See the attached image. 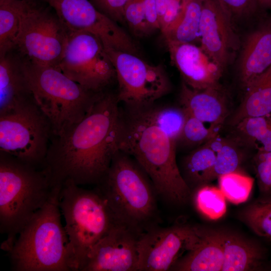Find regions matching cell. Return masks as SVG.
I'll return each mask as SVG.
<instances>
[{"label":"cell","instance_id":"4","mask_svg":"<svg viewBox=\"0 0 271 271\" xmlns=\"http://www.w3.org/2000/svg\"><path fill=\"white\" fill-rule=\"evenodd\" d=\"M61 185L56 186L44 205L19 232L7 252L15 271H71L69 239L61 222L59 196Z\"/></svg>","mask_w":271,"mask_h":271},{"label":"cell","instance_id":"33","mask_svg":"<svg viewBox=\"0 0 271 271\" xmlns=\"http://www.w3.org/2000/svg\"><path fill=\"white\" fill-rule=\"evenodd\" d=\"M253 166L261 196H271V152L257 151Z\"/></svg>","mask_w":271,"mask_h":271},{"label":"cell","instance_id":"21","mask_svg":"<svg viewBox=\"0 0 271 271\" xmlns=\"http://www.w3.org/2000/svg\"><path fill=\"white\" fill-rule=\"evenodd\" d=\"M223 260L220 231L204 229L200 241L181 257L171 270L219 271Z\"/></svg>","mask_w":271,"mask_h":271},{"label":"cell","instance_id":"30","mask_svg":"<svg viewBox=\"0 0 271 271\" xmlns=\"http://www.w3.org/2000/svg\"><path fill=\"white\" fill-rule=\"evenodd\" d=\"M218 183L226 199L233 204H239L248 199L254 179L237 170L220 176Z\"/></svg>","mask_w":271,"mask_h":271},{"label":"cell","instance_id":"31","mask_svg":"<svg viewBox=\"0 0 271 271\" xmlns=\"http://www.w3.org/2000/svg\"><path fill=\"white\" fill-rule=\"evenodd\" d=\"M205 123L187 113L176 146L179 144L184 148L194 149L206 143L218 133L221 125L211 124L209 127H207Z\"/></svg>","mask_w":271,"mask_h":271},{"label":"cell","instance_id":"17","mask_svg":"<svg viewBox=\"0 0 271 271\" xmlns=\"http://www.w3.org/2000/svg\"><path fill=\"white\" fill-rule=\"evenodd\" d=\"M33 97L23 57L14 49L0 56V114Z\"/></svg>","mask_w":271,"mask_h":271},{"label":"cell","instance_id":"6","mask_svg":"<svg viewBox=\"0 0 271 271\" xmlns=\"http://www.w3.org/2000/svg\"><path fill=\"white\" fill-rule=\"evenodd\" d=\"M59 204L69 239L71 271H81L94 246L119 222L95 189L71 182L61 185Z\"/></svg>","mask_w":271,"mask_h":271},{"label":"cell","instance_id":"10","mask_svg":"<svg viewBox=\"0 0 271 271\" xmlns=\"http://www.w3.org/2000/svg\"><path fill=\"white\" fill-rule=\"evenodd\" d=\"M105 48L115 70L118 100L128 109L149 107L171 91V82L162 65H150L138 55Z\"/></svg>","mask_w":271,"mask_h":271},{"label":"cell","instance_id":"3","mask_svg":"<svg viewBox=\"0 0 271 271\" xmlns=\"http://www.w3.org/2000/svg\"><path fill=\"white\" fill-rule=\"evenodd\" d=\"M54 185L43 166L24 162L0 152V231L7 252L17 235L52 195Z\"/></svg>","mask_w":271,"mask_h":271},{"label":"cell","instance_id":"2","mask_svg":"<svg viewBox=\"0 0 271 271\" xmlns=\"http://www.w3.org/2000/svg\"><path fill=\"white\" fill-rule=\"evenodd\" d=\"M118 148L144 170L158 195L175 204L187 202L191 191L176 162V143L143 110L121 112Z\"/></svg>","mask_w":271,"mask_h":271},{"label":"cell","instance_id":"27","mask_svg":"<svg viewBox=\"0 0 271 271\" xmlns=\"http://www.w3.org/2000/svg\"><path fill=\"white\" fill-rule=\"evenodd\" d=\"M208 143L215 154V178L222 175L237 171L242 162L243 156L236 143V140L223 138L218 133Z\"/></svg>","mask_w":271,"mask_h":271},{"label":"cell","instance_id":"5","mask_svg":"<svg viewBox=\"0 0 271 271\" xmlns=\"http://www.w3.org/2000/svg\"><path fill=\"white\" fill-rule=\"evenodd\" d=\"M96 185L118 222L140 233L157 224V192L148 175L128 155L118 151Z\"/></svg>","mask_w":271,"mask_h":271},{"label":"cell","instance_id":"8","mask_svg":"<svg viewBox=\"0 0 271 271\" xmlns=\"http://www.w3.org/2000/svg\"><path fill=\"white\" fill-rule=\"evenodd\" d=\"M51 9L26 0L13 49L31 63L60 69L70 31Z\"/></svg>","mask_w":271,"mask_h":271},{"label":"cell","instance_id":"11","mask_svg":"<svg viewBox=\"0 0 271 271\" xmlns=\"http://www.w3.org/2000/svg\"><path fill=\"white\" fill-rule=\"evenodd\" d=\"M59 67L70 79L94 92L107 90L116 81L114 67L103 43L86 31H70Z\"/></svg>","mask_w":271,"mask_h":271},{"label":"cell","instance_id":"1","mask_svg":"<svg viewBox=\"0 0 271 271\" xmlns=\"http://www.w3.org/2000/svg\"><path fill=\"white\" fill-rule=\"evenodd\" d=\"M116 93L103 91L80 121L54 136L43 166L55 185H96L115 154L121 112Z\"/></svg>","mask_w":271,"mask_h":271},{"label":"cell","instance_id":"16","mask_svg":"<svg viewBox=\"0 0 271 271\" xmlns=\"http://www.w3.org/2000/svg\"><path fill=\"white\" fill-rule=\"evenodd\" d=\"M172 63L179 71L183 82L196 90L221 88L223 69L193 43L166 42Z\"/></svg>","mask_w":271,"mask_h":271},{"label":"cell","instance_id":"28","mask_svg":"<svg viewBox=\"0 0 271 271\" xmlns=\"http://www.w3.org/2000/svg\"><path fill=\"white\" fill-rule=\"evenodd\" d=\"M239 217L258 236L271 240V196H260L246 206Z\"/></svg>","mask_w":271,"mask_h":271},{"label":"cell","instance_id":"15","mask_svg":"<svg viewBox=\"0 0 271 271\" xmlns=\"http://www.w3.org/2000/svg\"><path fill=\"white\" fill-rule=\"evenodd\" d=\"M199 38L200 47L223 70L240 47L232 23L215 0H203Z\"/></svg>","mask_w":271,"mask_h":271},{"label":"cell","instance_id":"39","mask_svg":"<svg viewBox=\"0 0 271 271\" xmlns=\"http://www.w3.org/2000/svg\"><path fill=\"white\" fill-rule=\"evenodd\" d=\"M12 0H0V5L6 3L8 2H10Z\"/></svg>","mask_w":271,"mask_h":271},{"label":"cell","instance_id":"24","mask_svg":"<svg viewBox=\"0 0 271 271\" xmlns=\"http://www.w3.org/2000/svg\"><path fill=\"white\" fill-rule=\"evenodd\" d=\"M203 0H184L174 23L162 34L165 42L193 43L199 38Z\"/></svg>","mask_w":271,"mask_h":271},{"label":"cell","instance_id":"36","mask_svg":"<svg viewBox=\"0 0 271 271\" xmlns=\"http://www.w3.org/2000/svg\"><path fill=\"white\" fill-rule=\"evenodd\" d=\"M100 12L114 21L124 23L123 12L129 0H90Z\"/></svg>","mask_w":271,"mask_h":271},{"label":"cell","instance_id":"26","mask_svg":"<svg viewBox=\"0 0 271 271\" xmlns=\"http://www.w3.org/2000/svg\"><path fill=\"white\" fill-rule=\"evenodd\" d=\"M142 110L154 123L177 143L187 116V112L183 107L154 104Z\"/></svg>","mask_w":271,"mask_h":271},{"label":"cell","instance_id":"32","mask_svg":"<svg viewBox=\"0 0 271 271\" xmlns=\"http://www.w3.org/2000/svg\"><path fill=\"white\" fill-rule=\"evenodd\" d=\"M123 18L124 23L137 36H146L152 32L144 0H129L124 9Z\"/></svg>","mask_w":271,"mask_h":271},{"label":"cell","instance_id":"12","mask_svg":"<svg viewBox=\"0 0 271 271\" xmlns=\"http://www.w3.org/2000/svg\"><path fill=\"white\" fill-rule=\"evenodd\" d=\"M204 229L186 223L154 225L138 241V270H171L175 262L201 240Z\"/></svg>","mask_w":271,"mask_h":271},{"label":"cell","instance_id":"23","mask_svg":"<svg viewBox=\"0 0 271 271\" xmlns=\"http://www.w3.org/2000/svg\"><path fill=\"white\" fill-rule=\"evenodd\" d=\"M215 154L208 142L184 157L182 175L190 189L206 185L215 179Z\"/></svg>","mask_w":271,"mask_h":271},{"label":"cell","instance_id":"38","mask_svg":"<svg viewBox=\"0 0 271 271\" xmlns=\"http://www.w3.org/2000/svg\"><path fill=\"white\" fill-rule=\"evenodd\" d=\"M259 7L271 10V0H257Z\"/></svg>","mask_w":271,"mask_h":271},{"label":"cell","instance_id":"25","mask_svg":"<svg viewBox=\"0 0 271 271\" xmlns=\"http://www.w3.org/2000/svg\"><path fill=\"white\" fill-rule=\"evenodd\" d=\"M26 2L12 0L0 5V56L13 49Z\"/></svg>","mask_w":271,"mask_h":271},{"label":"cell","instance_id":"40","mask_svg":"<svg viewBox=\"0 0 271 271\" xmlns=\"http://www.w3.org/2000/svg\"><path fill=\"white\" fill-rule=\"evenodd\" d=\"M270 269H271V268H270Z\"/></svg>","mask_w":271,"mask_h":271},{"label":"cell","instance_id":"7","mask_svg":"<svg viewBox=\"0 0 271 271\" xmlns=\"http://www.w3.org/2000/svg\"><path fill=\"white\" fill-rule=\"evenodd\" d=\"M24 60L33 97L50 122L54 136L62 134L82 119L103 92L87 89L59 68Z\"/></svg>","mask_w":271,"mask_h":271},{"label":"cell","instance_id":"29","mask_svg":"<svg viewBox=\"0 0 271 271\" xmlns=\"http://www.w3.org/2000/svg\"><path fill=\"white\" fill-rule=\"evenodd\" d=\"M225 199L219 188L207 184L195 188L193 194V202L196 210L210 220H217L225 214Z\"/></svg>","mask_w":271,"mask_h":271},{"label":"cell","instance_id":"35","mask_svg":"<svg viewBox=\"0 0 271 271\" xmlns=\"http://www.w3.org/2000/svg\"><path fill=\"white\" fill-rule=\"evenodd\" d=\"M184 0H156L160 30L164 32L179 15Z\"/></svg>","mask_w":271,"mask_h":271},{"label":"cell","instance_id":"9","mask_svg":"<svg viewBox=\"0 0 271 271\" xmlns=\"http://www.w3.org/2000/svg\"><path fill=\"white\" fill-rule=\"evenodd\" d=\"M54 137L48 118L34 98L0 114V152L43 166Z\"/></svg>","mask_w":271,"mask_h":271},{"label":"cell","instance_id":"34","mask_svg":"<svg viewBox=\"0 0 271 271\" xmlns=\"http://www.w3.org/2000/svg\"><path fill=\"white\" fill-rule=\"evenodd\" d=\"M226 16L232 23L234 20L249 17L256 13L257 0H215Z\"/></svg>","mask_w":271,"mask_h":271},{"label":"cell","instance_id":"20","mask_svg":"<svg viewBox=\"0 0 271 271\" xmlns=\"http://www.w3.org/2000/svg\"><path fill=\"white\" fill-rule=\"evenodd\" d=\"M223 249L222 271L257 270L263 268L265 252L256 242L220 231Z\"/></svg>","mask_w":271,"mask_h":271},{"label":"cell","instance_id":"18","mask_svg":"<svg viewBox=\"0 0 271 271\" xmlns=\"http://www.w3.org/2000/svg\"><path fill=\"white\" fill-rule=\"evenodd\" d=\"M271 65V20L246 37L238 62V75L245 89Z\"/></svg>","mask_w":271,"mask_h":271},{"label":"cell","instance_id":"22","mask_svg":"<svg viewBox=\"0 0 271 271\" xmlns=\"http://www.w3.org/2000/svg\"><path fill=\"white\" fill-rule=\"evenodd\" d=\"M245 89L244 97L231 120L234 126L244 118L271 113V65Z\"/></svg>","mask_w":271,"mask_h":271},{"label":"cell","instance_id":"37","mask_svg":"<svg viewBox=\"0 0 271 271\" xmlns=\"http://www.w3.org/2000/svg\"><path fill=\"white\" fill-rule=\"evenodd\" d=\"M252 146L257 151L271 152V113L268 114V120L262 133Z\"/></svg>","mask_w":271,"mask_h":271},{"label":"cell","instance_id":"19","mask_svg":"<svg viewBox=\"0 0 271 271\" xmlns=\"http://www.w3.org/2000/svg\"><path fill=\"white\" fill-rule=\"evenodd\" d=\"M179 101L188 113L205 123L222 125L228 114L222 88L196 90L182 82Z\"/></svg>","mask_w":271,"mask_h":271},{"label":"cell","instance_id":"13","mask_svg":"<svg viewBox=\"0 0 271 271\" xmlns=\"http://www.w3.org/2000/svg\"><path fill=\"white\" fill-rule=\"evenodd\" d=\"M42 1L55 11L69 31L88 32L97 36L105 47L139 56L134 41L90 0Z\"/></svg>","mask_w":271,"mask_h":271},{"label":"cell","instance_id":"14","mask_svg":"<svg viewBox=\"0 0 271 271\" xmlns=\"http://www.w3.org/2000/svg\"><path fill=\"white\" fill-rule=\"evenodd\" d=\"M141 233L117 223L94 246L81 271L138 270V241Z\"/></svg>","mask_w":271,"mask_h":271}]
</instances>
